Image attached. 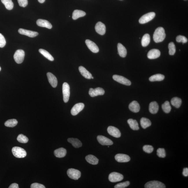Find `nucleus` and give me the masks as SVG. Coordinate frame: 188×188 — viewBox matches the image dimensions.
Returning <instances> with one entry per match:
<instances>
[{"label": "nucleus", "mask_w": 188, "mask_h": 188, "mask_svg": "<svg viewBox=\"0 0 188 188\" xmlns=\"http://www.w3.org/2000/svg\"><path fill=\"white\" fill-rule=\"evenodd\" d=\"M166 34L164 29L160 27L157 28L154 34L153 40L156 43L163 41L165 38Z\"/></svg>", "instance_id": "f257e3e1"}, {"label": "nucleus", "mask_w": 188, "mask_h": 188, "mask_svg": "<svg viewBox=\"0 0 188 188\" xmlns=\"http://www.w3.org/2000/svg\"><path fill=\"white\" fill-rule=\"evenodd\" d=\"M12 152L14 156L18 158H23L27 155L26 151L24 149L19 147H13L12 149Z\"/></svg>", "instance_id": "f03ea898"}, {"label": "nucleus", "mask_w": 188, "mask_h": 188, "mask_svg": "<svg viewBox=\"0 0 188 188\" xmlns=\"http://www.w3.org/2000/svg\"><path fill=\"white\" fill-rule=\"evenodd\" d=\"M25 56L24 51L22 49H18L15 52L14 55V58L17 64H20L23 62Z\"/></svg>", "instance_id": "7ed1b4c3"}, {"label": "nucleus", "mask_w": 188, "mask_h": 188, "mask_svg": "<svg viewBox=\"0 0 188 188\" xmlns=\"http://www.w3.org/2000/svg\"><path fill=\"white\" fill-rule=\"evenodd\" d=\"M68 176L70 178L75 180H77L81 176V172L80 171L74 169H68L67 172Z\"/></svg>", "instance_id": "20e7f679"}, {"label": "nucleus", "mask_w": 188, "mask_h": 188, "mask_svg": "<svg viewBox=\"0 0 188 188\" xmlns=\"http://www.w3.org/2000/svg\"><path fill=\"white\" fill-rule=\"evenodd\" d=\"M145 188H165V185L158 181H151L147 183L145 185Z\"/></svg>", "instance_id": "39448f33"}, {"label": "nucleus", "mask_w": 188, "mask_h": 188, "mask_svg": "<svg viewBox=\"0 0 188 188\" xmlns=\"http://www.w3.org/2000/svg\"><path fill=\"white\" fill-rule=\"evenodd\" d=\"M63 99L65 103H67L69 100L70 97V86L67 83H64L62 85Z\"/></svg>", "instance_id": "423d86ee"}, {"label": "nucleus", "mask_w": 188, "mask_h": 188, "mask_svg": "<svg viewBox=\"0 0 188 188\" xmlns=\"http://www.w3.org/2000/svg\"><path fill=\"white\" fill-rule=\"evenodd\" d=\"M155 13L153 12L148 13L143 15L139 20V23L141 24H144L148 23L154 18Z\"/></svg>", "instance_id": "0eeeda50"}, {"label": "nucleus", "mask_w": 188, "mask_h": 188, "mask_svg": "<svg viewBox=\"0 0 188 188\" xmlns=\"http://www.w3.org/2000/svg\"><path fill=\"white\" fill-rule=\"evenodd\" d=\"M124 178L122 174L117 172H113L109 174L108 179L110 182L114 183L122 180Z\"/></svg>", "instance_id": "6e6552de"}, {"label": "nucleus", "mask_w": 188, "mask_h": 188, "mask_svg": "<svg viewBox=\"0 0 188 188\" xmlns=\"http://www.w3.org/2000/svg\"><path fill=\"white\" fill-rule=\"evenodd\" d=\"M113 78L115 81L123 84L130 86L131 84V82L130 80L122 76L115 75L113 76Z\"/></svg>", "instance_id": "1a4fd4ad"}, {"label": "nucleus", "mask_w": 188, "mask_h": 188, "mask_svg": "<svg viewBox=\"0 0 188 188\" xmlns=\"http://www.w3.org/2000/svg\"><path fill=\"white\" fill-rule=\"evenodd\" d=\"M105 92V91L102 88H97L95 89L90 88L89 91V94L91 97H93L99 95H103Z\"/></svg>", "instance_id": "9d476101"}, {"label": "nucleus", "mask_w": 188, "mask_h": 188, "mask_svg": "<svg viewBox=\"0 0 188 188\" xmlns=\"http://www.w3.org/2000/svg\"><path fill=\"white\" fill-rule=\"evenodd\" d=\"M107 132L110 135L114 137L119 138L121 136L120 131L114 126H109L107 128Z\"/></svg>", "instance_id": "9b49d317"}, {"label": "nucleus", "mask_w": 188, "mask_h": 188, "mask_svg": "<svg viewBox=\"0 0 188 188\" xmlns=\"http://www.w3.org/2000/svg\"><path fill=\"white\" fill-rule=\"evenodd\" d=\"M84 107V104L82 103H79L75 104L71 109V114L73 116L78 115L80 112L83 110Z\"/></svg>", "instance_id": "f8f14e48"}, {"label": "nucleus", "mask_w": 188, "mask_h": 188, "mask_svg": "<svg viewBox=\"0 0 188 188\" xmlns=\"http://www.w3.org/2000/svg\"><path fill=\"white\" fill-rule=\"evenodd\" d=\"M97 139L98 142L102 145L109 146L113 144V143L110 139L105 136H98L97 137Z\"/></svg>", "instance_id": "ddd939ff"}, {"label": "nucleus", "mask_w": 188, "mask_h": 188, "mask_svg": "<svg viewBox=\"0 0 188 188\" xmlns=\"http://www.w3.org/2000/svg\"><path fill=\"white\" fill-rule=\"evenodd\" d=\"M85 43L89 49L92 52L97 53L99 52V48L95 43L90 40H85Z\"/></svg>", "instance_id": "4468645a"}, {"label": "nucleus", "mask_w": 188, "mask_h": 188, "mask_svg": "<svg viewBox=\"0 0 188 188\" xmlns=\"http://www.w3.org/2000/svg\"><path fill=\"white\" fill-rule=\"evenodd\" d=\"M18 32L21 35H26L30 37H35L38 35V33L37 32L22 28L19 29Z\"/></svg>", "instance_id": "2eb2a0df"}, {"label": "nucleus", "mask_w": 188, "mask_h": 188, "mask_svg": "<svg viewBox=\"0 0 188 188\" xmlns=\"http://www.w3.org/2000/svg\"><path fill=\"white\" fill-rule=\"evenodd\" d=\"M95 30L97 33L101 35H103L106 33L105 25L101 22H99L95 25Z\"/></svg>", "instance_id": "dca6fc26"}, {"label": "nucleus", "mask_w": 188, "mask_h": 188, "mask_svg": "<svg viewBox=\"0 0 188 188\" xmlns=\"http://www.w3.org/2000/svg\"><path fill=\"white\" fill-rule=\"evenodd\" d=\"M115 158L117 162L121 163L127 162L130 160V158L129 155L123 154H118L116 155Z\"/></svg>", "instance_id": "f3484780"}, {"label": "nucleus", "mask_w": 188, "mask_h": 188, "mask_svg": "<svg viewBox=\"0 0 188 188\" xmlns=\"http://www.w3.org/2000/svg\"><path fill=\"white\" fill-rule=\"evenodd\" d=\"M161 55V52L158 49H153L149 51L148 54V59H153L158 58Z\"/></svg>", "instance_id": "a211bd4d"}, {"label": "nucleus", "mask_w": 188, "mask_h": 188, "mask_svg": "<svg viewBox=\"0 0 188 188\" xmlns=\"http://www.w3.org/2000/svg\"><path fill=\"white\" fill-rule=\"evenodd\" d=\"M47 75L48 81L51 86L53 88H56L58 84V81L56 77L51 73H48Z\"/></svg>", "instance_id": "6ab92c4d"}, {"label": "nucleus", "mask_w": 188, "mask_h": 188, "mask_svg": "<svg viewBox=\"0 0 188 188\" xmlns=\"http://www.w3.org/2000/svg\"><path fill=\"white\" fill-rule=\"evenodd\" d=\"M36 23L38 26L40 27H45L49 29H51L52 27L51 24L47 20L39 19L37 20Z\"/></svg>", "instance_id": "aec40b11"}, {"label": "nucleus", "mask_w": 188, "mask_h": 188, "mask_svg": "<svg viewBox=\"0 0 188 188\" xmlns=\"http://www.w3.org/2000/svg\"><path fill=\"white\" fill-rule=\"evenodd\" d=\"M129 109L131 112L134 113H138L140 110V106L139 103L136 101H134L129 104Z\"/></svg>", "instance_id": "412c9836"}, {"label": "nucleus", "mask_w": 188, "mask_h": 188, "mask_svg": "<svg viewBox=\"0 0 188 188\" xmlns=\"http://www.w3.org/2000/svg\"><path fill=\"white\" fill-rule=\"evenodd\" d=\"M158 109L159 106L156 102H150L149 107V110L151 114H156L158 112Z\"/></svg>", "instance_id": "4be33fe9"}, {"label": "nucleus", "mask_w": 188, "mask_h": 188, "mask_svg": "<svg viewBox=\"0 0 188 188\" xmlns=\"http://www.w3.org/2000/svg\"><path fill=\"white\" fill-rule=\"evenodd\" d=\"M67 150L65 149L60 148L54 150L55 156L58 158H62L66 156Z\"/></svg>", "instance_id": "5701e85b"}, {"label": "nucleus", "mask_w": 188, "mask_h": 188, "mask_svg": "<svg viewBox=\"0 0 188 188\" xmlns=\"http://www.w3.org/2000/svg\"><path fill=\"white\" fill-rule=\"evenodd\" d=\"M79 70L80 73L81 75L85 78L86 79H91L92 75L89 72L85 69V68L83 66H80L79 67Z\"/></svg>", "instance_id": "b1692460"}, {"label": "nucleus", "mask_w": 188, "mask_h": 188, "mask_svg": "<svg viewBox=\"0 0 188 188\" xmlns=\"http://www.w3.org/2000/svg\"><path fill=\"white\" fill-rule=\"evenodd\" d=\"M118 54L121 57H125L127 54V51L125 47L122 44L119 43L117 45Z\"/></svg>", "instance_id": "393cba45"}, {"label": "nucleus", "mask_w": 188, "mask_h": 188, "mask_svg": "<svg viewBox=\"0 0 188 188\" xmlns=\"http://www.w3.org/2000/svg\"><path fill=\"white\" fill-rule=\"evenodd\" d=\"M130 128L134 130H138L139 129V125L137 121L135 119H129L127 121Z\"/></svg>", "instance_id": "a878e982"}, {"label": "nucleus", "mask_w": 188, "mask_h": 188, "mask_svg": "<svg viewBox=\"0 0 188 188\" xmlns=\"http://www.w3.org/2000/svg\"><path fill=\"white\" fill-rule=\"evenodd\" d=\"M68 142L71 143L75 148H78L82 146L81 141L76 138H69L68 139Z\"/></svg>", "instance_id": "bb28decb"}, {"label": "nucleus", "mask_w": 188, "mask_h": 188, "mask_svg": "<svg viewBox=\"0 0 188 188\" xmlns=\"http://www.w3.org/2000/svg\"><path fill=\"white\" fill-rule=\"evenodd\" d=\"M86 161L92 165H96L98 163L99 160L96 157L92 155H87L85 157Z\"/></svg>", "instance_id": "cd10ccee"}, {"label": "nucleus", "mask_w": 188, "mask_h": 188, "mask_svg": "<svg viewBox=\"0 0 188 188\" xmlns=\"http://www.w3.org/2000/svg\"><path fill=\"white\" fill-rule=\"evenodd\" d=\"M86 13L85 12L79 10H75L73 12L72 18L73 20H76L81 17L84 16Z\"/></svg>", "instance_id": "c85d7f7f"}, {"label": "nucleus", "mask_w": 188, "mask_h": 188, "mask_svg": "<svg viewBox=\"0 0 188 188\" xmlns=\"http://www.w3.org/2000/svg\"><path fill=\"white\" fill-rule=\"evenodd\" d=\"M165 78V76L163 75L157 74L150 76L149 80L151 82L161 81H163Z\"/></svg>", "instance_id": "c756f323"}, {"label": "nucleus", "mask_w": 188, "mask_h": 188, "mask_svg": "<svg viewBox=\"0 0 188 188\" xmlns=\"http://www.w3.org/2000/svg\"><path fill=\"white\" fill-rule=\"evenodd\" d=\"M141 127L143 129H146V128L149 127L151 125V122L149 119L145 117H142L140 121Z\"/></svg>", "instance_id": "7c9ffc66"}, {"label": "nucleus", "mask_w": 188, "mask_h": 188, "mask_svg": "<svg viewBox=\"0 0 188 188\" xmlns=\"http://www.w3.org/2000/svg\"><path fill=\"white\" fill-rule=\"evenodd\" d=\"M171 102L172 105H173L176 108H179L182 104V100L180 98L175 97L172 99L171 101Z\"/></svg>", "instance_id": "2f4dec72"}, {"label": "nucleus", "mask_w": 188, "mask_h": 188, "mask_svg": "<svg viewBox=\"0 0 188 188\" xmlns=\"http://www.w3.org/2000/svg\"><path fill=\"white\" fill-rule=\"evenodd\" d=\"M150 42V37L149 34H146L143 35L141 40V44L143 47H146Z\"/></svg>", "instance_id": "473e14b6"}, {"label": "nucleus", "mask_w": 188, "mask_h": 188, "mask_svg": "<svg viewBox=\"0 0 188 188\" xmlns=\"http://www.w3.org/2000/svg\"><path fill=\"white\" fill-rule=\"evenodd\" d=\"M39 51L44 57L48 59L49 60L51 61H53L54 60V58L52 55L45 49H39Z\"/></svg>", "instance_id": "72a5a7b5"}, {"label": "nucleus", "mask_w": 188, "mask_h": 188, "mask_svg": "<svg viewBox=\"0 0 188 188\" xmlns=\"http://www.w3.org/2000/svg\"><path fill=\"white\" fill-rule=\"evenodd\" d=\"M1 1L7 9L11 10L13 9L14 4L12 0H1Z\"/></svg>", "instance_id": "f704fd0d"}, {"label": "nucleus", "mask_w": 188, "mask_h": 188, "mask_svg": "<svg viewBox=\"0 0 188 188\" xmlns=\"http://www.w3.org/2000/svg\"><path fill=\"white\" fill-rule=\"evenodd\" d=\"M18 122L16 119H10L5 123V126L8 127L13 128L18 124Z\"/></svg>", "instance_id": "c9c22d12"}, {"label": "nucleus", "mask_w": 188, "mask_h": 188, "mask_svg": "<svg viewBox=\"0 0 188 188\" xmlns=\"http://www.w3.org/2000/svg\"><path fill=\"white\" fill-rule=\"evenodd\" d=\"M162 109L164 112L166 113H169L171 110L172 108L170 105V102L168 101H166L162 105Z\"/></svg>", "instance_id": "e433bc0d"}, {"label": "nucleus", "mask_w": 188, "mask_h": 188, "mask_svg": "<svg viewBox=\"0 0 188 188\" xmlns=\"http://www.w3.org/2000/svg\"><path fill=\"white\" fill-rule=\"evenodd\" d=\"M169 54L170 55H174L175 54L176 51V47L175 44L173 42H171L169 44Z\"/></svg>", "instance_id": "4c0bfd02"}, {"label": "nucleus", "mask_w": 188, "mask_h": 188, "mask_svg": "<svg viewBox=\"0 0 188 188\" xmlns=\"http://www.w3.org/2000/svg\"><path fill=\"white\" fill-rule=\"evenodd\" d=\"M17 141L19 142L22 143H26L28 141V138L26 136L23 134H20L17 138Z\"/></svg>", "instance_id": "58836bf2"}, {"label": "nucleus", "mask_w": 188, "mask_h": 188, "mask_svg": "<svg viewBox=\"0 0 188 188\" xmlns=\"http://www.w3.org/2000/svg\"><path fill=\"white\" fill-rule=\"evenodd\" d=\"M157 155L161 158H165L166 156V153L165 149L159 148L157 150Z\"/></svg>", "instance_id": "ea45409f"}, {"label": "nucleus", "mask_w": 188, "mask_h": 188, "mask_svg": "<svg viewBox=\"0 0 188 188\" xmlns=\"http://www.w3.org/2000/svg\"><path fill=\"white\" fill-rule=\"evenodd\" d=\"M143 150L145 152L151 153L153 151V147L150 145H145L143 147Z\"/></svg>", "instance_id": "a19ab883"}, {"label": "nucleus", "mask_w": 188, "mask_h": 188, "mask_svg": "<svg viewBox=\"0 0 188 188\" xmlns=\"http://www.w3.org/2000/svg\"><path fill=\"white\" fill-rule=\"evenodd\" d=\"M130 184V182L129 181H126V182L120 183L114 186L115 188H124L128 187Z\"/></svg>", "instance_id": "79ce46f5"}, {"label": "nucleus", "mask_w": 188, "mask_h": 188, "mask_svg": "<svg viewBox=\"0 0 188 188\" xmlns=\"http://www.w3.org/2000/svg\"><path fill=\"white\" fill-rule=\"evenodd\" d=\"M176 40L177 42H182L183 44L186 43L188 41L187 39L185 37L182 35L178 36L176 38Z\"/></svg>", "instance_id": "37998d69"}, {"label": "nucleus", "mask_w": 188, "mask_h": 188, "mask_svg": "<svg viewBox=\"0 0 188 188\" xmlns=\"http://www.w3.org/2000/svg\"><path fill=\"white\" fill-rule=\"evenodd\" d=\"M6 41L5 38L2 34L0 33V47H4L6 45Z\"/></svg>", "instance_id": "c03bdc74"}, {"label": "nucleus", "mask_w": 188, "mask_h": 188, "mask_svg": "<svg viewBox=\"0 0 188 188\" xmlns=\"http://www.w3.org/2000/svg\"><path fill=\"white\" fill-rule=\"evenodd\" d=\"M18 3L20 6L25 8L28 4V0H18Z\"/></svg>", "instance_id": "a18cd8bd"}, {"label": "nucleus", "mask_w": 188, "mask_h": 188, "mask_svg": "<svg viewBox=\"0 0 188 188\" xmlns=\"http://www.w3.org/2000/svg\"><path fill=\"white\" fill-rule=\"evenodd\" d=\"M30 188H45V186L43 185L38 183H34L31 185Z\"/></svg>", "instance_id": "49530a36"}, {"label": "nucleus", "mask_w": 188, "mask_h": 188, "mask_svg": "<svg viewBox=\"0 0 188 188\" xmlns=\"http://www.w3.org/2000/svg\"><path fill=\"white\" fill-rule=\"evenodd\" d=\"M183 174L184 176L187 177L188 176V168L187 167H185L183 169Z\"/></svg>", "instance_id": "de8ad7c7"}, {"label": "nucleus", "mask_w": 188, "mask_h": 188, "mask_svg": "<svg viewBox=\"0 0 188 188\" xmlns=\"http://www.w3.org/2000/svg\"><path fill=\"white\" fill-rule=\"evenodd\" d=\"M19 185L18 184H17L16 183H13L11 185H10V186L9 187V188H19Z\"/></svg>", "instance_id": "09e8293b"}, {"label": "nucleus", "mask_w": 188, "mask_h": 188, "mask_svg": "<svg viewBox=\"0 0 188 188\" xmlns=\"http://www.w3.org/2000/svg\"><path fill=\"white\" fill-rule=\"evenodd\" d=\"M45 0H38L39 2L40 3H43L45 2Z\"/></svg>", "instance_id": "8fccbe9b"}, {"label": "nucleus", "mask_w": 188, "mask_h": 188, "mask_svg": "<svg viewBox=\"0 0 188 188\" xmlns=\"http://www.w3.org/2000/svg\"><path fill=\"white\" fill-rule=\"evenodd\" d=\"M91 78H92V79H93L94 78H93V77L92 76V77H91Z\"/></svg>", "instance_id": "3c124183"}, {"label": "nucleus", "mask_w": 188, "mask_h": 188, "mask_svg": "<svg viewBox=\"0 0 188 188\" xmlns=\"http://www.w3.org/2000/svg\"><path fill=\"white\" fill-rule=\"evenodd\" d=\"M1 67H0V71H1Z\"/></svg>", "instance_id": "603ef678"}]
</instances>
